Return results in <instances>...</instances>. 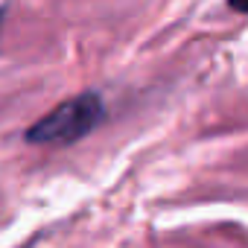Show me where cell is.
<instances>
[{"label":"cell","instance_id":"cell-1","mask_svg":"<svg viewBox=\"0 0 248 248\" xmlns=\"http://www.w3.org/2000/svg\"><path fill=\"white\" fill-rule=\"evenodd\" d=\"M102 117H105L102 96L93 91H85L73 99H64L47 117L32 123L27 129V140L35 146H64L91 135L102 123Z\"/></svg>","mask_w":248,"mask_h":248},{"label":"cell","instance_id":"cell-2","mask_svg":"<svg viewBox=\"0 0 248 248\" xmlns=\"http://www.w3.org/2000/svg\"><path fill=\"white\" fill-rule=\"evenodd\" d=\"M228 6H231L233 12H242V15H248V0H228Z\"/></svg>","mask_w":248,"mask_h":248}]
</instances>
